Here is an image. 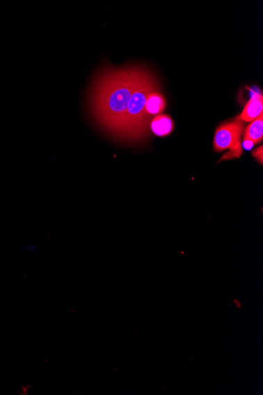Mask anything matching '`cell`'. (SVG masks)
<instances>
[{
  "label": "cell",
  "instance_id": "cell-3",
  "mask_svg": "<svg viewBox=\"0 0 263 395\" xmlns=\"http://www.w3.org/2000/svg\"><path fill=\"white\" fill-rule=\"evenodd\" d=\"M244 123L240 121L225 123L215 132L214 148L215 151L230 150L221 160L240 158L243 153L241 137Z\"/></svg>",
  "mask_w": 263,
  "mask_h": 395
},
{
  "label": "cell",
  "instance_id": "cell-7",
  "mask_svg": "<svg viewBox=\"0 0 263 395\" xmlns=\"http://www.w3.org/2000/svg\"><path fill=\"white\" fill-rule=\"evenodd\" d=\"M244 137L252 140L255 145L260 143L263 139V113L255 119L245 130Z\"/></svg>",
  "mask_w": 263,
  "mask_h": 395
},
{
  "label": "cell",
  "instance_id": "cell-8",
  "mask_svg": "<svg viewBox=\"0 0 263 395\" xmlns=\"http://www.w3.org/2000/svg\"><path fill=\"white\" fill-rule=\"evenodd\" d=\"M253 155L256 158V160L259 161L260 164H262V162H263V148H262V146H260L259 148H257L256 150L253 153Z\"/></svg>",
  "mask_w": 263,
  "mask_h": 395
},
{
  "label": "cell",
  "instance_id": "cell-9",
  "mask_svg": "<svg viewBox=\"0 0 263 395\" xmlns=\"http://www.w3.org/2000/svg\"><path fill=\"white\" fill-rule=\"evenodd\" d=\"M254 145L255 144L252 140L248 139H246V137H244V147L245 149H247V150H250V149L252 148Z\"/></svg>",
  "mask_w": 263,
  "mask_h": 395
},
{
  "label": "cell",
  "instance_id": "cell-1",
  "mask_svg": "<svg viewBox=\"0 0 263 395\" xmlns=\"http://www.w3.org/2000/svg\"><path fill=\"white\" fill-rule=\"evenodd\" d=\"M146 70L138 67L106 69L94 84L93 117L102 127L118 137L121 134L132 95Z\"/></svg>",
  "mask_w": 263,
  "mask_h": 395
},
{
  "label": "cell",
  "instance_id": "cell-5",
  "mask_svg": "<svg viewBox=\"0 0 263 395\" xmlns=\"http://www.w3.org/2000/svg\"><path fill=\"white\" fill-rule=\"evenodd\" d=\"M166 109V100L162 94L155 91L148 95L145 105V116L147 121L152 116L159 115Z\"/></svg>",
  "mask_w": 263,
  "mask_h": 395
},
{
  "label": "cell",
  "instance_id": "cell-10",
  "mask_svg": "<svg viewBox=\"0 0 263 395\" xmlns=\"http://www.w3.org/2000/svg\"><path fill=\"white\" fill-rule=\"evenodd\" d=\"M233 302H234V304H237V308H241V304L240 302L237 301V299H234V300H233Z\"/></svg>",
  "mask_w": 263,
  "mask_h": 395
},
{
  "label": "cell",
  "instance_id": "cell-6",
  "mask_svg": "<svg viewBox=\"0 0 263 395\" xmlns=\"http://www.w3.org/2000/svg\"><path fill=\"white\" fill-rule=\"evenodd\" d=\"M153 133L159 137H166L172 133L175 125L172 118L166 115L155 117L151 124Z\"/></svg>",
  "mask_w": 263,
  "mask_h": 395
},
{
  "label": "cell",
  "instance_id": "cell-4",
  "mask_svg": "<svg viewBox=\"0 0 263 395\" xmlns=\"http://www.w3.org/2000/svg\"><path fill=\"white\" fill-rule=\"evenodd\" d=\"M262 110V95L255 94L254 97L249 100L246 106H245L241 116L237 117V121L246 123L253 122L261 115Z\"/></svg>",
  "mask_w": 263,
  "mask_h": 395
},
{
  "label": "cell",
  "instance_id": "cell-2",
  "mask_svg": "<svg viewBox=\"0 0 263 395\" xmlns=\"http://www.w3.org/2000/svg\"><path fill=\"white\" fill-rule=\"evenodd\" d=\"M155 91H158L157 80L151 72L146 70L132 95L119 139L138 141L146 136L145 105L148 95Z\"/></svg>",
  "mask_w": 263,
  "mask_h": 395
}]
</instances>
